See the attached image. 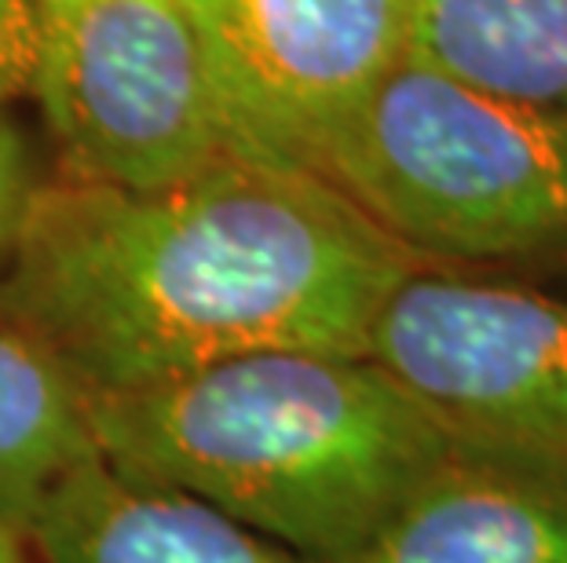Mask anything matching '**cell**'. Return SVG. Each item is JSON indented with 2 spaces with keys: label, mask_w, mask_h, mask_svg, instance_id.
Returning a JSON list of instances; mask_svg holds the SVG:
<instances>
[{
  "label": "cell",
  "mask_w": 567,
  "mask_h": 563,
  "mask_svg": "<svg viewBox=\"0 0 567 563\" xmlns=\"http://www.w3.org/2000/svg\"><path fill=\"white\" fill-rule=\"evenodd\" d=\"M44 41L38 0H0V111L30 100Z\"/></svg>",
  "instance_id": "11"
},
{
  "label": "cell",
  "mask_w": 567,
  "mask_h": 563,
  "mask_svg": "<svg viewBox=\"0 0 567 563\" xmlns=\"http://www.w3.org/2000/svg\"><path fill=\"white\" fill-rule=\"evenodd\" d=\"M38 179L41 169L27 143V132L19 128L11 111H0V263L8 257L22 209H27Z\"/></svg>",
  "instance_id": "12"
},
{
  "label": "cell",
  "mask_w": 567,
  "mask_h": 563,
  "mask_svg": "<svg viewBox=\"0 0 567 563\" xmlns=\"http://www.w3.org/2000/svg\"><path fill=\"white\" fill-rule=\"evenodd\" d=\"M348 563H567V479L454 453Z\"/></svg>",
  "instance_id": "8"
},
{
  "label": "cell",
  "mask_w": 567,
  "mask_h": 563,
  "mask_svg": "<svg viewBox=\"0 0 567 563\" xmlns=\"http://www.w3.org/2000/svg\"><path fill=\"white\" fill-rule=\"evenodd\" d=\"M95 450L316 563H348L454 458L370 355L264 352L136 392L84 395Z\"/></svg>",
  "instance_id": "2"
},
{
  "label": "cell",
  "mask_w": 567,
  "mask_h": 563,
  "mask_svg": "<svg viewBox=\"0 0 567 563\" xmlns=\"http://www.w3.org/2000/svg\"><path fill=\"white\" fill-rule=\"evenodd\" d=\"M0 563H33L30 549H27V538L4 520H0Z\"/></svg>",
  "instance_id": "13"
},
{
  "label": "cell",
  "mask_w": 567,
  "mask_h": 563,
  "mask_svg": "<svg viewBox=\"0 0 567 563\" xmlns=\"http://www.w3.org/2000/svg\"><path fill=\"white\" fill-rule=\"evenodd\" d=\"M41 11L48 15V11H59V8H70V4H78V0H38Z\"/></svg>",
  "instance_id": "14"
},
{
  "label": "cell",
  "mask_w": 567,
  "mask_h": 563,
  "mask_svg": "<svg viewBox=\"0 0 567 563\" xmlns=\"http://www.w3.org/2000/svg\"><path fill=\"white\" fill-rule=\"evenodd\" d=\"M238 158L316 173L403 55V0H184Z\"/></svg>",
  "instance_id": "6"
},
{
  "label": "cell",
  "mask_w": 567,
  "mask_h": 563,
  "mask_svg": "<svg viewBox=\"0 0 567 563\" xmlns=\"http://www.w3.org/2000/svg\"><path fill=\"white\" fill-rule=\"evenodd\" d=\"M403 55L494 100L567 114V0H403Z\"/></svg>",
  "instance_id": "9"
},
{
  "label": "cell",
  "mask_w": 567,
  "mask_h": 563,
  "mask_svg": "<svg viewBox=\"0 0 567 563\" xmlns=\"http://www.w3.org/2000/svg\"><path fill=\"white\" fill-rule=\"evenodd\" d=\"M22 538L33 563H316L100 450L44 490Z\"/></svg>",
  "instance_id": "7"
},
{
  "label": "cell",
  "mask_w": 567,
  "mask_h": 563,
  "mask_svg": "<svg viewBox=\"0 0 567 563\" xmlns=\"http://www.w3.org/2000/svg\"><path fill=\"white\" fill-rule=\"evenodd\" d=\"M429 268L330 179L227 154L154 190L41 176L0 263V322L84 395L264 352L367 355Z\"/></svg>",
  "instance_id": "1"
},
{
  "label": "cell",
  "mask_w": 567,
  "mask_h": 563,
  "mask_svg": "<svg viewBox=\"0 0 567 563\" xmlns=\"http://www.w3.org/2000/svg\"><path fill=\"white\" fill-rule=\"evenodd\" d=\"M30 100L59 176L81 184L154 190L235 154L184 0L48 11Z\"/></svg>",
  "instance_id": "4"
},
{
  "label": "cell",
  "mask_w": 567,
  "mask_h": 563,
  "mask_svg": "<svg viewBox=\"0 0 567 563\" xmlns=\"http://www.w3.org/2000/svg\"><path fill=\"white\" fill-rule=\"evenodd\" d=\"M454 453L567 479V301L527 282L421 268L373 322L370 352Z\"/></svg>",
  "instance_id": "5"
},
{
  "label": "cell",
  "mask_w": 567,
  "mask_h": 563,
  "mask_svg": "<svg viewBox=\"0 0 567 563\" xmlns=\"http://www.w3.org/2000/svg\"><path fill=\"white\" fill-rule=\"evenodd\" d=\"M92 450L74 377L0 322V520L22 534L44 490Z\"/></svg>",
  "instance_id": "10"
},
{
  "label": "cell",
  "mask_w": 567,
  "mask_h": 563,
  "mask_svg": "<svg viewBox=\"0 0 567 563\" xmlns=\"http://www.w3.org/2000/svg\"><path fill=\"white\" fill-rule=\"evenodd\" d=\"M316 176L429 268H567V114L400 55L330 132Z\"/></svg>",
  "instance_id": "3"
}]
</instances>
